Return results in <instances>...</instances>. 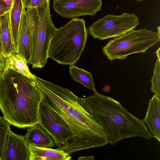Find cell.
I'll return each mask as SVG.
<instances>
[{
    "mask_svg": "<svg viewBox=\"0 0 160 160\" xmlns=\"http://www.w3.org/2000/svg\"><path fill=\"white\" fill-rule=\"evenodd\" d=\"M10 123L0 117V160H2L7 136L11 130Z\"/></svg>",
    "mask_w": 160,
    "mask_h": 160,
    "instance_id": "obj_20",
    "label": "cell"
},
{
    "mask_svg": "<svg viewBox=\"0 0 160 160\" xmlns=\"http://www.w3.org/2000/svg\"><path fill=\"white\" fill-rule=\"evenodd\" d=\"M94 159V157L93 156H89L80 157L78 158V160H93Z\"/></svg>",
    "mask_w": 160,
    "mask_h": 160,
    "instance_id": "obj_24",
    "label": "cell"
},
{
    "mask_svg": "<svg viewBox=\"0 0 160 160\" xmlns=\"http://www.w3.org/2000/svg\"><path fill=\"white\" fill-rule=\"evenodd\" d=\"M160 41V32L146 28L133 30L110 40L102 48V52L111 61L123 59L129 55L146 52Z\"/></svg>",
    "mask_w": 160,
    "mask_h": 160,
    "instance_id": "obj_6",
    "label": "cell"
},
{
    "mask_svg": "<svg viewBox=\"0 0 160 160\" xmlns=\"http://www.w3.org/2000/svg\"><path fill=\"white\" fill-rule=\"evenodd\" d=\"M147 125L153 137L160 141V98L154 94L149 100L145 117L142 120Z\"/></svg>",
    "mask_w": 160,
    "mask_h": 160,
    "instance_id": "obj_12",
    "label": "cell"
},
{
    "mask_svg": "<svg viewBox=\"0 0 160 160\" xmlns=\"http://www.w3.org/2000/svg\"><path fill=\"white\" fill-rule=\"evenodd\" d=\"M6 58V68L12 69L28 78H34L35 75L30 72L27 63L18 53H14Z\"/></svg>",
    "mask_w": 160,
    "mask_h": 160,
    "instance_id": "obj_17",
    "label": "cell"
},
{
    "mask_svg": "<svg viewBox=\"0 0 160 160\" xmlns=\"http://www.w3.org/2000/svg\"><path fill=\"white\" fill-rule=\"evenodd\" d=\"M9 10L6 3L4 1L0 0V16Z\"/></svg>",
    "mask_w": 160,
    "mask_h": 160,
    "instance_id": "obj_23",
    "label": "cell"
},
{
    "mask_svg": "<svg viewBox=\"0 0 160 160\" xmlns=\"http://www.w3.org/2000/svg\"><path fill=\"white\" fill-rule=\"evenodd\" d=\"M38 124L50 135L58 147L74 138L68 124L44 98L39 105Z\"/></svg>",
    "mask_w": 160,
    "mask_h": 160,
    "instance_id": "obj_8",
    "label": "cell"
},
{
    "mask_svg": "<svg viewBox=\"0 0 160 160\" xmlns=\"http://www.w3.org/2000/svg\"><path fill=\"white\" fill-rule=\"evenodd\" d=\"M101 0H54L53 7L61 16L73 19L81 16H94L101 10Z\"/></svg>",
    "mask_w": 160,
    "mask_h": 160,
    "instance_id": "obj_9",
    "label": "cell"
},
{
    "mask_svg": "<svg viewBox=\"0 0 160 160\" xmlns=\"http://www.w3.org/2000/svg\"><path fill=\"white\" fill-rule=\"evenodd\" d=\"M48 0H22L23 7L27 9L39 7Z\"/></svg>",
    "mask_w": 160,
    "mask_h": 160,
    "instance_id": "obj_21",
    "label": "cell"
},
{
    "mask_svg": "<svg viewBox=\"0 0 160 160\" xmlns=\"http://www.w3.org/2000/svg\"><path fill=\"white\" fill-rule=\"evenodd\" d=\"M5 2L8 8L9 9L13 0H1Z\"/></svg>",
    "mask_w": 160,
    "mask_h": 160,
    "instance_id": "obj_25",
    "label": "cell"
},
{
    "mask_svg": "<svg viewBox=\"0 0 160 160\" xmlns=\"http://www.w3.org/2000/svg\"><path fill=\"white\" fill-rule=\"evenodd\" d=\"M50 0L40 6L26 9L30 31L31 60L32 68L46 64L51 41L57 28L51 18Z\"/></svg>",
    "mask_w": 160,
    "mask_h": 160,
    "instance_id": "obj_5",
    "label": "cell"
},
{
    "mask_svg": "<svg viewBox=\"0 0 160 160\" xmlns=\"http://www.w3.org/2000/svg\"><path fill=\"white\" fill-rule=\"evenodd\" d=\"M0 52L2 54V51L1 46L0 45Z\"/></svg>",
    "mask_w": 160,
    "mask_h": 160,
    "instance_id": "obj_27",
    "label": "cell"
},
{
    "mask_svg": "<svg viewBox=\"0 0 160 160\" xmlns=\"http://www.w3.org/2000/svg\"><path fill=\"white\" fill-rule=\"evenodd\" d=\"M69 73L71 78L76 82L80 83L86 87L96 91L91 73L74 65H69Z\"/></svg>",
    "mask_w": 160,
    "mask_h": 160,
    "instance_id": "obj_18",
    "label": "cell"
},
{
    "mask_svg": "<svg viewBox=\"0 0 160 160\" xmlns=\"http://www.w3.org/2000/svg\"><path fill=\"white\" fill-rule=\"evenodd\" d=\"M139 23L138 16L134 13L108 14L93 22L88 32L93 38L104 40L124 34L134 30Z\"/></svg>",
    "mask_w": 160,
    "mask_h": 160,
    "instance_id": "obj_7",
    "label": "cell"
},
{
    "mask_svg": "<svg viewBox=\"0 0 160 160\" xmlns=\"http://www.w3.org/2000/svg\"><path fill=\"white\" fill-rule=\"evenodd\" d=\"M34 79L42 91L44 99L68 124L74 137L57 149L70 155L109 143L102 127L80 105L76 95L66 88L36 76Z\"/></svg>",
    "mask_w": 160,
    "mask_h": 160,
    "instance_id": "obj_1",
    "label": "cell"
},
{
    "mask_svg": "<svg viewBox=\"0 0 160 160\" xmlns=\"http://www.w3.org/2000/svg\"><path fill=\"white\" fill-rule=\"evenodd\" d=\"M43 98L34 78L8 68L0 75V109L10 125L23 128L38 124Z\"/></svg>",
    "mask_w": 160,
    "mask_h": 160,
    "instance_id": "obj_2",
    "label": "cell"
},
{
    "mask_svg": "<svg viewBox=\"0 0 160 160\" xmlns=\"http://www.w3.org/2000/svg\"><path fill=\"white\" fill-rule=\"evenodd\" d=\"M77 99L80 105L102 128L109 143L113 145L128 138L153 137L143 120L132 115L117 101L96 91L90 96Z\"/></svg>",
    "mask_w": 160,
    "mask_h": 160,
    "instance_id": "obj_3",
    "label": "cell"
},
{
    "mask_svg": "<svg viewBox=\"0 0 160 160\" xmlns=\"http://www.w3.org/2000/svg\"><path fill=\"white\" fill-rule=\"evenodd\" d=\"M16 52L19 54L27 63L31 60L30 31L28 14L24 8L19 28Z\"/></svg>",
    "mask_w": 160,
    "mask_h": 160,
    "instance_id": "obj_11",
    "label": "cell"
},
{
    "mask_svg": "<svg viewBox=\"0 0 160 160\" xmlns=\"http://www.w3.org/2000/svg\"><path fill=\"white\" fill-rule=\"evenodd\" d=\"M155 52L157 55L158 58L160 60V48H159Z\"/></svg>",
    "mask_w": 160,
    "mask_h": 160,
    "instance_id": "obj_26",
    "label": "cell"
},
{
    "mask_svg": "<svg viewBox=\"0 0 160 160\" xmlns=\"http://www.w3.org/2000/svg\"><path fill=\"white\" fill-rule=\"evenodd\" d=\"M0 36L3 56L7 57L16 52L12 38L9 11L0 16Z\"/></svg>",
    "mask_w": 160,
    "mask_h": 160,
    "instance_id": "obj_14",
    "label": "cell"
},
{
    "mask_svg": "<svg viewBox=\"0 0 160 160\" xmlns=\"http://www.w3.org/2000/svg\"><path fill=\"white\" fill-rule=\"evenodd\" d=\"M29 147L30 160H71L72 158L64 151L57 148Z\"/></svg>",
    "mask_w": 160,
    "mask_h": 160,
    "instance_id": "obj_15",
    "label": "cell"
},
{
    "mask_svg": "<svg viewBox=\"0 0 160 160\" xmlns=\"http://www.w3.org/2000/svg\"><path fill=\"white\" fill-rule=\"evenodd\" d=\"M24 8L22 0H13L9 10L12 40L16 51L19 28Z\"/></svg>",
    "mask_w": 160,
    "mask_h": 160,
    "instance_id": "obj_16",
    "label": "cell"
},
{
    "mask_svg": "<svg viewBox=\"0 0 160 160\" xmlns=\"http://www.w3.org/2000/svg\"><path fill=\"white\" fill-rule=\"evenodd\" d=\"M29 128L24 136L28 146L46 148L54 146L53 139L41 125L38 124Z\"/></svg>",
    "mask_w": 160,
    "mask_h": 160,
    "instance_id": "obj_13",
    "label": "cell"
},
{
    "mask_svg": "<svg viewBox=\"0 0 160 160\" xmlns=\"http://www.w3.org/2000/svg\"><path fill=\"white\" fill-rule=\"evenodd\" d=\"M6 57L0 52V75L4 71L6 68Z\"/></svg>",
    "mask_w": 160,
    "mask_h": 160,
    "instance_id": "obj_22",
    "label": "cell"
},
{
    "mask_svg": "<svg viewBox=\"0 0 160 160\" xmlns=\"http://www.w3.org/2000/svg\"><path fill=\"white\" fill-rule=\"evenodd\" d=\"M151 83V91L160 98V60L158 58L155 64Z\"/></svg>",
    "mask_w": 160,
    "mask_h": 160,
    "instance_id": "obj_19",
    "label": "cell"
},
{
    "mask_svg": "<svg viewBox=\"0 0 160 160\" xmlns=\"http://www.w3.org/2000/svg\"><path fill=\"white\" fill-rule=\"evenodd\" d=\"M83 18L72 19L57 28L49 45L48 57L62 65H74L79 59L87 40L88 30Z\"/></svg>",
    "mask_w": 160,
    "mask_h": 160,
    "instance_id": "obj_4",
    "label": "cell"
},
{
    "mask_svg": "<svg viewBox=\"0 0 160 160\" xmlns=\"http://www.w3.org/2000/svg\"><path fill=\"white\" fill-rule=\"evenodd\" d=\"M29 146L24 136L8 132L5 144L2 160H30Z\"/></svg>",
    "mask_w": 160,
    "mask_h": 160,
    "instance_id": "obj_10",
    "label": "cell"
},
{
    "mask_svg": "<svg viewBox=\"0 0 160 160\" xmlns=\"http://www.w3.org/2000/svg\"><path fill=\"white\" fill-rule=\"evenodd\" d=\"M143 0H137V1L138 2H140L141 1H142Z\"/></svg>",
    "mask_w": 160,
    "mask_h": 160,
    "instance_id": "obj_28",
    "label": "cell"
}]
</instances>
